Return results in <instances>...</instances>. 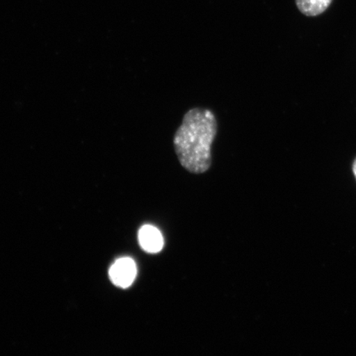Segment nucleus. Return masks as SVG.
<instances>
[{"mask_svg": "<svg viewBox=\"0 0 356 356\" xmlns=\"http://www.w3.org/2000/svg\"><path fill=\"white\" fill-rule=\"evenodd\" d=\"M332 2V0H296L298 10L308 17L322 15L331 6Z\"/></svg>", "mask_w": 356, "mask_h": 356, "instance_id": "obj_4", "label": "nucleus"}, {"mask_svg": "<svg viewBox=\"0 0 356 356\" xmlns=\"http://www.w3.org/2000/svg\"><path fill=\"white\" fill-rule=\"evenodd\" d=\"M353 170L354 175L356 178V158L354 160V163H353Z\"/></svg>", "mask_w": 356, "mask_h": 356, "instance_id": "obj_5", "label": "nucleus"}, {"mask_svg": "<svg viewBox=\"0 0 356 356\" xmlns=\"http://www.w3.org/2000/svg\"><path fill=\"white\" fill-rule=\"evenodd\" d=\"M137 275V268L135 261L131 258H120L111 266L109 277L118 287L127 289L130 287L135 280Z\"/></svg>", "mask_w": 356, "mask_h": 356, "instance_id": "obj_2", "label": "nucleus"}, {"mask_svg": "<svg viewBox=\"0 0 356 356\" xmlns=\"http://www.w3.org/2000/svg\"><path fill=\"white\" fill-rule=\"evenodd\" d=\"M139 243L142 249L149 253L161 252L164 242L160 231L152 225H144L139 231Z\"/></svg>", "mask_w": 356, "mask_h": 356, "instance_id": "obj_3", "label": "nucleus"}, {"mask_svg": "<svg viewBox=\"0 0 356 356\" xmlns=\"http://www.w3.org/2000/svg\"><path fill=\"white\" fill-rule=\"evenodd\" d=\"M218 132L216 115L207 108L186 111L173 137L178 161L186 170L202 175L212 163V145Z\"/></svg>", "mask_w": 356, "mask_h": 356, "instance_id": "obj_1", "label": "nucleus"}]
</instances>
